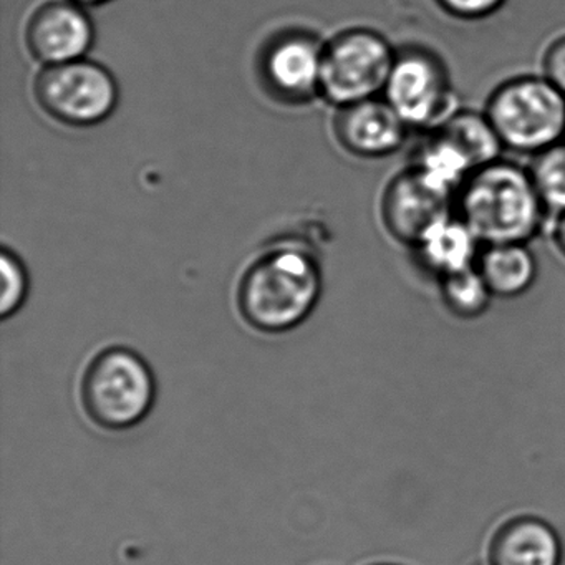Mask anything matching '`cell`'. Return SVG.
I'll return each instance as SVG.
<instances>
[{
	"label": "cell",
	"instance_id": "cell-18",
	"mask_svg": "<svg viewBox=\"0 0 565 565\" xmlns=\"http://www.w3.org/2000/svg\"><path fill=\"white\" fill-rule=\"evenodd\" d=\"M529 171L548 213H565V140L532 158Z\"/></svg>",
	"mask_w": 565,
	"mask_h": 565
},
{
	"label": "cell",
	"instance_id": "cell-3",
	"mask_svg": "<svg viewBox=\"0 0 565 565\" xmlns=\"http://www.w3.org/2000/svg\"><path fill=\"white\" fill-rule=\"evenodd\" d=\"M82 408L105 431L137 428L153 412L157 379L147 360L128 347H108L85 369Z\"/></svg>",
	"mask_w": 565,
	"mask_h": 565
},
{
	"label": "cell",
	"instance_id": "cell-5",
	"mask_svg": "<svg viewBox=\"0 0 565 565\" xmlns=\"http://www.w3.org/2000/svg\"><path fill=\"white\" fill-rule=\"evenodd\" d=\"M396 51L385 35L372 29L340 32L323 47L320 97L339 108L382 97Z\"/></svg>",
	"mask_w": 565,
	"mask_h": 565
},
{
	"label": "cell",
	"instance_id": "cell-17",
	"mask_svg": "<svg viewBox=\"0 0 565 565\" xmlns=\"http://www.w3.org/2000/svg\"><path fill=\"white\" fill-rule=\"evenodd\" d=\"M439 296L451 316L475 320L484 316L494 296L479 274L478 267L438 280Z\"/></svg>",
	"mask_w": 565,
	"mask_h": 565
},
{
	"label": "cell",
	"instance_id": "cell-4",
	"mask_svg": "<svg viewBox=\"0 0 565 565\" xmlns=\"http://www.w3.org/2000/svg\"><path fill=\"white\" fill-rule=\"evenodd\" d=\"M484 114L504 150L522 157H537L565 140V95L542 74L499 84Z\"/></svg>",
	"mask_w": 565,
	"mask_h": 565
},
{
	"label": "cell",
	"instance_id": "cell-8",
	"mask_svg": "<svg viewBox=\"0 0 565 565\" xmlns=\"http://www.w3.org/2000/svg\"><path fill=\"white\" fill-rule=\"evenodd\" d=\"M323 44L306 31H287L267 42L259 58L266 90L284 104H307L320 97Z\"/></svg>",
	"mask_w": 565,
	"mask_h": 565
},
{
	"label": "cell",
	"instance_id": "cell-12",
	"mask_svg": "<svg viewBox=\"0 0 565 565\" xmlns=\"http://www.w3.org/2000/svg\"><path fill=\"white\" fill-rule=\"evenodd\" d=\"M482 247L471 227L455 211L433 224L412 253L419 269L441 280L476 267Z\"/></svg>",
	"mask_w": 565,
	"mask_h": 565
},
{
	"label": "cell",
	"instance_id": "cell-15",
	"mask_svg": "<svg viewBox=\"0 0 565 565\" xmlns=\"http://www.w3.org/2000/svg\"><path fill=\"white\" fill-rule=\"evenodd\" d=\"M409 167L439 193L456 201L468 178L475 173L469 158L439 130L426 131L413 153Z\"/></svg>",
	"mask_w": 565,
	"mask_h": 565
},
{
	"label": "cell",
	"instance_id": "cell-24",
	"mask_svg": "<svg viewBox=\"0 0 565 565\" xmlns=\"http://www.w3.org/2000/svg\"><path fill=\"white\" fill-rule=\"evenodd\" d=\"M373 565H396V564H373Z\"/></svg>",
	"mask_w": 565,
	"mask_h": 565
},
{
	"label": "cell",
	"instance_id": "cell-22",
	"mask_svg": "<svg viewBox=\"0 0 565 565\" xmlns=\"http://www.w3.org/2000/svg\"><path fill=\"white\" fill-rule=\"evenodd\" d=\"M555 249L565 259V213L552 216L551 224L547 230Z\"/></svg>",
	"mask_w": 565,
	"mask_h": 565
},
{
	"label": "cell",
	"instance_id": "cell-19",
	"mask_svg": "<svg viewBox=\"0 0 565 565\" xmlns=\"http://www.w3.org/2000/svg\"><path fill=\"white\" fill-rule=\"evenodd\" d=\"M0 317L8 320L14 317L29 297V273L18 254L4 247L0 253Z\"/></svg>",
	"mask_w": 565,
	"mask_h": 565
},
{
	"label": "cell",
	"instance_id": "cell-21",
	"mask_svg": "<svg viewBox=\"0 0 565 565\" xmlns=\"http://www.w3.org/2000/svg\"><path fill=\"white\" fill-rule=\"evenodd\" d=\"M541 65L542 75L565 95V34L545 47Z\"/></svg>",
	"mask_w": 565,
	"mask_h": 565
},
{
	"label": "cell",
	"instance_id": "cell-6",
	"mask_svg": "<svg viewBox=\"0 0 565 565\" xmlns=\"http://www.w3.org/2000/svg\"><path fill=\"white\" fill-rule=\"evenodd\" d=\"M382 97L409 130L425 134L445 124L459 108L445 61L422 45H406L396 51Z\"/></svg>",
	"mask_w": 565,
	"mask_h": 565
},
{
	"label": "cell",
	"instance_id": "cell-9",
	"mask_svg": "<svg viewBox=\"0 0 565 565\" xmlns=\"http://www.w3.org/2000/svg\"><path fill=\"white\" fill-rule=\"evenodd\" d=\"M455 200L429 186L408 164L386 183L380 217L386 234L412 250L433 224L455 213Z\"/></svg>",
	"mask_w": 565,
	"mask_h": 565
},
{
	"label": "cell",
	"instance_id": "cell-14",
	"mask_svg": "<svg viewBox=\"0 0 565 565\" xmlns=\"http://www.w3.org/2000/svg\"><path fill=\"white\" fill-rule=\"evenodd\" d=\"M476 267L494 299H518L535 286L539 277L537 257L524 243L484 246Z\"/></svg>",
	"mask_w": 565,
	"mask_h": 565
},
{
	"label": "cell",
	"instance_id": "cell-23",
	"mask_svg": "<svg viewBox=\"0 0 565 565\" xmlns=\"http://www.w3.org/2000/svg\"><path fill=\"white\" fill-rule=\"evenodd\" d=\"M77 4H81L82 8H98V6L108 4L111 0H74Z\"/></svg>",
	"mask_w": 565,
	"mask_h": 565
},
{
	"label": "cell",
	"instance_id": "cell-1",
	"mask_svg": "<svg viewBox=\"0 0 565 565\" xmlns=\"http://www.w3.org/2000/svg\"><path fill=\"white\" fill-rule=\"evenodd\" d=\"M455 207L482 246L529 244L547 233L552 220L529 167L504 158L478 168L459 191Z\"/></svg>",
	"mask_w": 565,
	"mask_h": 565
},
{
	"label": "cell",
	"instance_id": "cell-20",
	"mask_svg": "<svg viewBox=\"0 0 565 565\" xmlns=\"http://www.w3.org/2000/svg\"><path fill=\"white\" fill-rule=\"evenodd\" d=\"M438 8L458 21L476 22L501 11L508 0H435Z\"/></svg>",
	"mask_w": 565,
	"mask_h": 565
},
{
	"label": "cell",
	"instance_id": "cell-7",
	"mask_svg": "<svg viewBox=\"0 0 565 565\" xmlns=\"http://www.w3.org/2000/svg\"><path fill=\"white\" fill-rule=\"evenodd\" d=\"M34 94L39 107L52 120L72 128L104 124L120 97L110 71L87 58L42 68L35 78Z\"/></svg>",
	"mask_w": 565,
	"mask_h": 565
},
{
	"label": "cell",
	"instance_id": "cell-11",
	"mask_svg": "<svg viewBox=\"0 0 565 565\" xmlns=\"http://www.w3.org/2000/svg\"><path fill=\"white\" fill-rule=\"evenodd\" d=\"M409 131L383 97L340 107L333 120V135L340 147L363 160H382L398 153Z\"/></svg>",
	"mask_w": 565,
	"mask_h": 565
},
{
	"label": "cell",
	"instance_id": "cell-16",
	"mask_svg": "<svg viewBox=\"0 0 565 565\" xmlns=\"http://www.w3.org/2000/svg\"><path fill=\"white\" fill-rule=\"evenodd\" d=\"M435 130L441 131L452 143L458 145L476 170L501 160L505 151L484 111L459 107Z\"/></svg>",
	"mask_w": 565,
	"mask_h": 565
},
{
	"label": "cell",
	"instance_id": "cell-25",
	"mask_svg": "<svg viewBox=\"0 0 565 565\" xmlns=\"http://www.w3.org/2000/svg\"><path fill=\"white\" fill-rule=\"evenodd\" d=\"M478 565H491V564H489V562H488V564H478Z\"/></svg>",
	"mask_w": 565,
	"mask_h": 565
},
{
	"label": "cell",
	"instance_id": "cell-2",
	"mask_svg": "<svg viewBox=\"0 0 565 565\" xmlns=\"http://www.w3.org/2000/svg\"><path fill=\"white\" fill-rule=\"evenodd\" d=\"M322 294L312 253L284 244L257 257L241 279L237 307L247 326L263 333L290 332L309 319Z\"/></svg>",
	"mask_w": 565,
	"mask_h": 565
},
{
	"label": "cell",
	"instance_id": "cell-13",
	"mask_svg": "<svg viewBox=\"0 0 565 565\" xmlns=\"http://www.w3.org/2000/svg\"><path fill=\"white\" fill-rule=\"evenodd\" d=\"M562 542L544 519L519 515L509 519L489 542L491 565H561Z\"/></svg>",
	"mask_w": 565,
	"mask_h": 565
},
{
	"label": "cell",
	"instance_id": "cell-10",
	"mask_svg": "<svg viewBox=\"0 0 565 565\" xmlns=\"http://www.w3.org/2000/svg\"><path fill=\"white\" fill-rule=\"evenodd\" d=\"M94 42V22L74 0H47L32 12L25 28L29 52L45 67L82 61Z\"/></svg>",
	"mask_w": 565,
	"mask_h": 565
}]
</instances>
